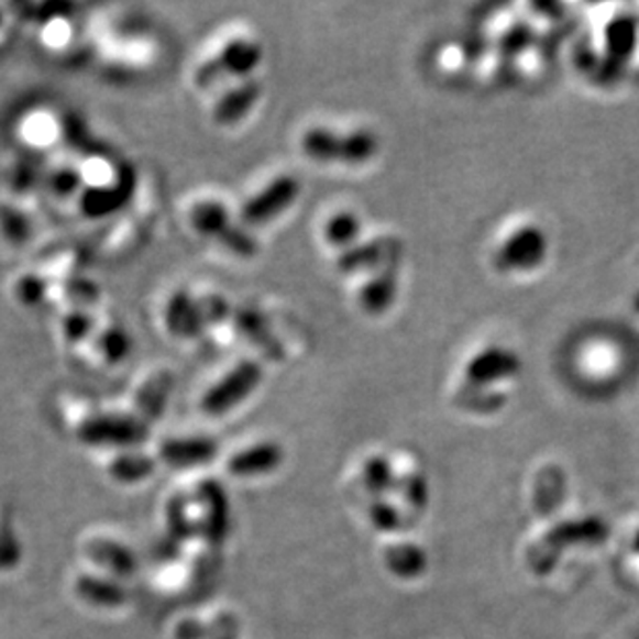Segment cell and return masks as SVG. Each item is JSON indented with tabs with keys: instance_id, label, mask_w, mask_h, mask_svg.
Wrapping results in <instances>:
<instances>
[{
	"instance_id": "9c48e42d",
	"label": "cell",
	"mask_w": 639,
	"mask_h": 639,
	"mask_svg": "<svg viewBox=\"0 0 639 639\" xmlns=\"http://www.w3.org/2000/svg\"><path fill=\"white\" fill-rule=\"evenodd\" d=\"M344 145H346V135L342 137L328 126H312L300 139V147L305 156L311 157L312 162H319V164H333V162L342 164Z\"/></svg>"
},
{
	"instance_id": "cb8c5ba5",
	"label": "cell",
	"mask_w": 639,
	"mask_h": 639,
	"mask_svg": "<svg viewBox=\"0 0 639 639\" xmlns=\"http://www.w3.org/2000/svg\"><path fill=\"white\" fill-rule=\"evenodd\" d=\"M201 309H203V315H206V321H213V323H220L224 319L225 315H230V307L225 302L224 298L220 296H209L208 302H201Z\"/></svg>"
},
{
	"instance_id": "7402d4cb",
	"label": "cell",
	"mask_w": 639,
	"mask_h": 639,
	"mask_svg": "<svg viewBox=\"0 0 639 639\" xmlns=\"http://www.w3.org/2000/svg\"><path fill=\"white\" fill-rule=\"evenodd\" d=\"M91 331V319L86 312H70L63 319V333L69 342H81L86 340Z\"/></svg>"
},
{
	"instance_id": "9a60e30c",
	"label": "cell",
	"mask_w": 639,
	"mask_h": 639,
	"mask_svg": "<svg viewBox=\"0 0 639 639\" xmlns=\"http://www.w3.org/2000/svg\"><path fill=\"white\" fill-rule=\"evenodd\" d=\"M396 288H398L396 277L392 276L389 272H383L375 279H371L361 290V305H363L364 311H385L396 296Z\"/></svg>"
},
{
	"instance_id": "d6986e66",
	"label": "cell",
	"mask_w": 639,
	"mask_h": 639,
	"mask_svg": "<svg viewBox=\"0 0 639 639\" xmlns=\"http://www.w3.org/2000/svg\"><path fill=\"white\" fill-rule=\"evenodd\" d=\"M218 241L222 242L230 253H234L239 257L257 255V241L236 225H230Z\"/></svg>"
},
{
	"instance_id": "44dd1931",
	"label": "cell",
	"mask_w": 639,
	"mask_h": 639,
	"mask_svg": "<svg viewBox=\"0 0 639 639\" xmlns=\"http://www.w3.org/2000/svg\"><path fill=\"white\" fill-rule=\"evenodd\" d=\"M15 296H18L21 305H25V307H35V305L42 302L44 296H46V284H44V279H40L37 276H32V274L19 277L18 284H15Z\"/></svg>"
},
{
	"instance_id": "ba28073f",
	"label": "cell",
	"mask_w": 639,
	"mask_h": 639,
	"mask_svg": "<svg viewBox=\"0 0 639 639\" xmlns=\"http://www.w3.org/2000/svg\"><path fill=\"white\" fill-rule=\"evenodd\" d=\"M261 96V86L257 81L249 79L239 87L225 91L224 96L218 100V104L211 112V119L218 122L220 126H230L242 121L253 106L257 104Z\"/></svg>"
},
{
	"instance_id": "3957f363",
	"label": "cell",
	"mask_w": 639,
	"mask_h": 639,
	"mask_svg": "<svg viewBox=\"0 0 639 639\" xmlns=\"http://www.w3.org/2000/svg\"><path fill=\"white\" fill-rule=\"evenodd\" d=\"M300 192V183L290 174L277 176L265 189L244 201L241 220L246 225H263L276 220L279 213L293 206Z\"/></svg>"
},
{
	"instance_id": "6da1fadb",
	"label": "cell",
	"mask_w": 639,
	"mask_h": 639,
	"mask_svg": "<svg viewBox=\"0 0 639 639\" xmlns=\"http://www.w3.org/2000/svg\"><path fill=\"white\" fill-rule=\"evenodd\" d=\"M261 379H263L261 364L255 361H242L230 373H225L216 385L209 387L201 399V408L209 416L224 415L249 398L260 387Z\"/></svg>"
},
{
	"instance_id": "30bf717a",
	"label": "cell",
	"mask_w": 639,
	"mask_h": 639,
	"mask_svg": "<svg viewBox=\"0 0 639 639\" xmlns=\"http://www.w3.org/2000/svg\"><path fill=\"white\" fill-rule=\"evenodd\" d=\"M162 458L174 466H190L206 462L211 455H216V443L203 437H190V439H170L162 443Z\"/></svg>"
},
{
	"instance_id": "8992f818",
	"label": "cell",
	"mask_w": 639,
	"mask_h": 639,
	"mask_svg": "<svg viewBox=\"0 0 639 639\" xmlns=\"http://www.w3.org/2000/svg\"><path fill=\"white\" fill-rule=\"evenodd\" d=\"M519 359L505 348H488L476 354L466 368V377L472 385H488L499 379L518 375Z\"/></svg>"
},
{
	"instance_id": "4fadbf2b",
	"label": "cell",
	"mask_w": 639,
	"mask_h": 639,
	"mask_svg": "<svg viewBox=\"0 0 639 639\" xmlns=\"http://www.w3.org/2000/svg\"><path fill=\"white\" fill-rule=\"evenodd\" d=\"M131 189H133V185H129V178L119 183L117 187L89 189L84 192L81 206H84V211L89 218H102L104 213H110V211L121 208L122 203L126 201Z\"/></svg>"
},
{
	"instance_id": "7a4b0ae2",
	"label": "cell",
	"mask_w": 639,
	"mask_h": 639,
	"mask_svg": "<svg viewBox=\"0 0 639 639\" xmlns=\"http://www.w3.org/2000/svg\"><path fill=\"white\" fill-rule=\"evenodd\" d=\"M263 58L257 42L251 40H232L228 42L222 53L208 60L195 73V86L209 87L224 77H249Z\"/></svg>"
},
{
	"instance_id": "ffe728a7",
	"label": "cell",
	"mask_w": 639,
	"mask_h": 639,
	"mask_svg": "<svg viewBox=\"0 0 639 639\" xmlns=\"http://www.w3.org/2000/svg\"><path fill=\"white\" fill-rule=\"evenodd\" d=\"M634 40H636V25L631 21H619L613 25V32L608 37V48L617 58H625L631 54L634 48Z\"/></svg>"
},
{
	"instance_id": "ac0fdd59",
	"label": "cell",
	"mask_w": 639,
	"mask_h": 639,
	"mask_svg": "<svg viewBox=\"0 0 639 639\" xmlns=\"http://www.w3.org/2000/svg\"><path fill=\"white\" fill-rule=\"evenodd\" d=\"M0 234L7 241L15 242V244L25 242L30 236V222L18 209L2 206L0 208Z\"/></svg>"
},
{
	"instance_id": "277c9868",
	"label": "cell",
	"mask_w": 639,
	"mask_h": 639,
	"mask_svg": "<svg viewBox=\"0 0 639 639\" xmlns=\"http://www.w3.org/2000/svg\"><path fill=\"white\" fill-rule=\"evenodd\" d=\"M547 257V236L535 225L521 228L503 242L497 263L509 272L535 269Z\"/></svg>"
},
{
	"instance_id": "8fae6325",
	"label": "cell",
	"mask_w": 639,
	"mask_h": 639,
	"mask_svg": "<svg viewBox=\"0 0 639 639\" xmlns=\"http://www.w3.org/2000/svg\"><path fill=\"white\" fill-rule=\"evenodd\" d=\"M189 220L197 234L211 236V239H220L225 230L232 225L230 213H228L224 203L213 201V199L195 203L190 208Z\"/></svg>"
},
{
	"instance_id": "7c38bea8",
	"label": "cell",
	"mask_w": 639,
	"mask_h": 639,
	"mask_svg": "<svg viewBox=\"0 0 639 639\" xmlns=\"http://www.w3.org/2000/svg\"><path fill=\"white\" fill-rule=\"evenodd\" d=\"M396 242L392 239H381V241L364 242L363 246H354L344 251V255L338 260V265L342 272H359L366 267H375L381 261L392 257Z\"/></svg>"
},
{
	"instance_id": "5b68a950",
	"label": "cell",
	"mask_w": 639,
	"mask_h": 639,
	"mask_svg": "<svg viewBox=\"0 0 639 639\" xmlns=\"http://www.w3.org/2000/svg\"><path fill=\"white\" fill-rule=\"evenodd\" d=\"M141 434L143 431L137 422L122 416H93L79 429V439L93 445H129L141 439Z\"/></svg>"
},
{
	"instance_id": "2e32d148",
	"label": "cell",
	"mask_w": 639,
	"mask_h": 639,
	"mask_svg": "<svg viewBox=\"0 0 639 639\" xmlns=\"http://www.w3.org/2000/svg\"><path fill=\"white\" fill-rule=\"evenodd\" d=\"M361 234V220L350 213V211H342L335 213L333 218H329L326 225H323V239L338 249H350V244H354Z\"/></svg>"
},
{
	"instance_id": "52a82bcc",
	"label": "cell",
	"mask_w": 639,
	"mask_h": 639,
	"mask_svg": "<svg viewBox=\"0 0 639 639\" xmlns=\"http://www.w3.org/2000/svg\"><path fill=\"white\" fill-rule=\"evenodd\" d=\"M164 321H166V329L173 333L174 338H195L208 323L201 302H197L185 290L173 294V298L166 305Z\"/></svg>"
},
{
	"instance_id": "5bb4252c",
	"label": "cell",
	"mask_w": 639,
	"mask_h": 639,
	"mask_svg": "<svg viewBox=\"0 0 639 639\" xmlns=\"http://www.w3.org/2000/svg\"><path fill=\"white\" fill-rule=\"evenodd\" d=\"M282 460V450L272 443H261L251 450L241 451L232 458L230 470L234 474H260L276 467Z\"/></svg>"
},
{
	"instance_id": "603a6c76",
	"label": "cell",
	"mask_w": 639,
	"mask_h": 639,
	"mask_svg": "<svg viewBox=\"0 0 639 639\" xmlns=\"http://www.w3.org/2000/svg\"><path fill=\"white\" fill-rule=\"evenodd\" d=\"M51 185H53V190L56 195L69 197L75 190L79 189L81 176H79L77 170H73V168H63V170L54 174Z\"/></svg>"
},
{
	"instance_id": "e0dca14e",
	"label": "cell",
	"mask_w": 639,
	"mask_h": 639,
	"mask_svg": "<svg viewBox=\"0 0 639 639\" xmlns=\"http://www.w3.org/2000/svg\"><path fill=\"white\" fill-rule=\"evenodd\" d=\"M98 350L102 352L108 363L117 364L124 361L131 352V338L121 328H108L98 338Z\"/></svg>"
}]
</instances>
